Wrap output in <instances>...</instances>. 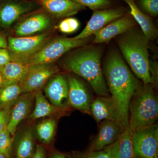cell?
<instances>
[{"label": "cell", "mask_w": 158, "mask_h": 158, "mask_svg": "<svg viewBox=\"0 0 158 158\" xmlns=\"http://www.w3.org/2000/svg\"><path fill=\"white\" fill-rule=\"evenodd\" d=\"M69 85V106L90 115V106L93 101L92 94L81 80L73 76H67Z\"/></svg>", "instance_id": "11"}, {"label": "cell", "mask_w": 158, "mask_h": 158, "mask_svg": "<svg viewBox=\"0 0 158 158\" xmlns=\"http://www.w3.org/2000/svg\"><path fill=\"white\" fill-rule=\"evenodd\" d=\"M80 23L75 18H65L59 23L57 28L63 34H70L74 33L79 29Z\"/></svg>", "instance_id": "28"}, {"label": "cell", "mask_w": 158, "mask_h": 158, "mask_svg": "<svg viewBox=\"0 0 158 158\" xmlns=\"http://www.w3.org/2000/svg\"><path fill=\"white\" fill-rule=\"evenodd\" d=\"M35 108L33 113L30 115L32 119H37L50 116L57 110H62L54 106L50 103L40 90L35 92Z\"/></svg>", "instance_id": "22"}, {"label": "cell", "mask_w": 158, "mask_h": 158, "mask_svg": "<svg viewBox=\"0 0 158 158\" xmlns=\"http://www.w3.org/2000/svg\"><path fill=\"white\" fill-rule=\"evenodd\" d=\"M84 7H88L93 11L106 9L111 4L110 0H72Z\"/></svg>", "instance_id": "29"}, {"label": "cell", "mask_w": 158, "mask_h": 158, "mask_svg": "<svg viewBox=\"0 0 158 158\" xmlns=\"http://www.w3.org/2000/svg\"><path fill=\"white\" fill-rule=\"evenodd\" d=\"M155 158H158L157 154L156 155L155 157Z\"/></svg>", "instance_id": "38"}, {"label": "cell", "mask_w": 158, "mask_h": 158, "mask_svg": "<svg viewBox=\"0 0 158 158\" xmlns=\"http://www.w3.org/2000/svg\"><path fill=\"white\" fill-rule=\"evenodd\" d=\"M2 75H1V73H0V85L2 84Z\"/></svg>", "instance_id": "36"}, {"label": "cell", "mask_w": 158, "mask_h": 158, "mask_svg": "<svg viewBox=\"0 0 158 158\" xmlns=\"http://www.w3.org/2000/svg\"><path fill=\"white\" fill-rule=\"evenodd\" d=\"M22 93L19 84H12L0 88V106H6L15 102Z\"/></svg>", "instance_id": "24"}, {"label": "cell", "mask_w": 158, "mask_h": 158, "mask_svg": "<svg viewBox=\"0 0 158 158\" xmlns=\"http://www.w3.org/2000/svg\"><path fill=\"white\" fill-rule=\"evenodd\" d=\"M46 96L56 107L65 110L69 106V85L67 77L56 74L49 80L44 88Z\"/></svg>", "instance_id": "15"}, {"label": "cell", "mask_w": 158, "mask_h": 158, "mask_svg": "<svg viewBox=\"0 0 158 158\" xmlns=\"http://www.w3.org/2000/svg\"><path fill=\"white\" fill-rule=\"evenodd\" d=\"M30 65L25 62L11 61L0 67L2 81L1 87L12 85H20L28 71Z\"/></svg>", "instance_id": "19"}, {"label": "cell", "mask_w": 158, "mask_h": 158, "mask_svg": "<svg viewBox=\"0 0 158 158\" xmlns=\"http://www.w3.org/2000/svg\"><path fill=\"white\" fill-rule=\"evenodd\" d=\"M59 71V67L54 63L31 65L25 77L19 85L22 93H33L40 90Z\"/></svg>", "instance_id": "10"}, {"label": "cell", "mask_w": 158, "mask_h": 158, "mask_svg": "<svg viewBox=\"0 0 158 158\" xmlns=\"http://www.w3.org/2000/svg\"><path fill=\"white\" fill-rule=\"evenodd\" d=\"M105 78L111 97L116 102L126 124L128 126L129 105L139 84L120 54L113 51L104 66Z\"/></svg>", "instance_id": "1"}, {"label": "cell", "mask_w": 158, "mask_h": 158, "mask_svg": "<svg viewBox=\"0 0 158 158\" xmlns=\"http://www.w3.org/2000/svg\"><path fill=\"white\" fill-rule=\"evenodd\" d=\"M92 38V35L87 38L79 39H74L73 37H53L37 52L27 59L25 62L30 66L54 63L73 49L86 45Z\"/></svg>", "instance_id": "5"}, {"label": "cell", "mask_w": 158, "mask_h": 158, "mask_svg": "<svg viewBox=\"0 0 158 158\" xmlns=\"http://www.w3.org/2000/svg\"><path fill=\"white\" fill-rule=\"evenodd\" d=\"M54 18L40 8L20 19L15 25V37H27L42 34L50 30Z\"/></svg>", "instance_id": "7"}, {"label": "cell", "mask_w": 158, "mask_h": 158, "mask_svg": "<svg viewBox=\"0 0 158 158\" xmlns=\"http://www.w3.org/2000/svg\"><path fill=\"white\" fill-rule=\"evenodd\" d=\"M141 9L152 16L158 15V0H139Z\"/></svg>", "instance_id": "30"}, {"label": "cell", "mask_w": 158, "mask_h": 158, "mask_svg": "<svg viewBox=\"0 0 158 158\" xmlns=\"http://www.w3.org/2000/svg\"><path fill=\"white\" fill-rule=\"evenodd\" d=\"M135 24L131 15L125 14L94 33L92 43L98 44L109 42L114 37L129 31Z\"/></svg>", "instance_id": "16"}, {"label": "cell", "mask_w": 158, "mask_h": 158, "mask_svg": "<svg viewBox=\"0 0 158 158\" xmlns=\"http://www.w3.org/2000/svg\"><path fill=\"white\" fill-rule=\"evenodd\" d=\"M158 116V99L152 85L138 87L129 105L128 127L133 133L155 124Z\"/></svg>", "instance_id": "4"}, {"label": "cell", "mask_w": 158, "mask_h": 158, "mask_svg": "<svg viewBox=\"0 0 158 158\" xmlns=\"http://www.w3.org/2000/svg\"><path fill=\"white\" fill-rule=\"evenodd\" d=\"M31 158H45V151L42 145H37L34 155Z\"/></svg>", "instance_id": "33"}, {"label": "cell", "mask_w": 158, "mask_h": 158, "mask_svg": "<svg viewBox=\"0 0 158 158\" xmlns=\"http://www.w3.org/2000/svg\"><path fill=\"white\" fill-rule=\"evenodd\" d=\"M40 8L54 18L70 17L86 9L72 0H35Z\"/></svg>", "instance_id": "17"}, {"label": "cell", "mask_w": 158, "mask_h": 158, "mask_svg": "<svg viewBox=\"0 0 158 158\" xmlns=\"http://www.w3.org/2000/svg\"><path fill=\"white\" fill-rule=\"evenodd\" d=\"M54 31H48L34 36L13 37L8 38V50L11 61L25 62L53 37Z\"/></svg>", "instance_id": "6"}, {"label": "cell", "mask_w": 158, "mask_h": 158, "mask_svg": "<svg viewBox=\"0 0 158 158\" xmlns=\"http://www.w3.org/2000/svg\"><path fill=\"white\" fill-rule=\"evenodd\" d=\"M123 1L129 6L130 14L140 25L144 36L149 40L156 38L157 35V30L150 18L139 9L134 0Z\"/></svg>", "instance_id": "20"}, {"label": "cell", "mask_w": 158, "mask_h": 158, "mask_svg": "<svg viewBox=\"0 0 158 158\" xmlns=\"http://www.w3.org/2000/svg\"><path fill=\"white\" fill-rule=\"evenodd\" d=\"M8 39L6 36L0 33V48H8Z\"/></svg>", "instance_id": "34"}, {"label": "cell", "mask_w": 158, "mask_h": 158, "mask_svg": "<svg viewBox=\"0 0 158 158\" xmlns=\"http://www.w3.org/2000/svg\"><path fill=\"white\" fill-rule=\"evenodd\" d=\"M98 134L92 141L89 151H100L113 144L126 127L119 122L103 120L100 123Z\"/></svg>", "instance_id": "14"}, {"label": "cell", "mask_w": 158, "mask_h": 158, "mask_svg": "<svg viewBox=\"0 0 158 158\" xmlns=\"http://www.w3.org/2000/svg\"><path fill=\"white\" fill-rule=\"evenodd\" d=\"M11 61V57L7 48H0V67Z\"/></svg>", "instance_id": "32"}, {"label": "cell", "mask_w": 158, "mask_h": 158, "mask_svg": "<svg viewBox=\"0 0 158 158\" xmlns=\"http://www.w3.org/2000/svg\"><path fill=\"white\" fill-rule=\"evenodd\" d=\"M133 144L134 158H155L157 154L158 124L135 132Z\"/></svg>", "instance_id": "9"}, {"label": "cell", "mask_w": 158, "mask_h": 158, "mask_svg": "<svg viewBox=\"0 0 158 158\" xmlns=\"http://www.w3.org/2000/svg\"><path fill=\"white\" fill-rule=\"evenodd\" d=\"M125 33L118 40V45L130 68L144 85H156L157 67L149 60V40L142 32L132 29Z\"/></svg>", "instance_id": "2"}, {"label": "cell", "mask_w": 158, "mask_h": 158, "mask_svg": "<svg viewBox=\"0 0 158 158\" xmlns=\"http://www.w3.org/2000/svg\"><path fill=\"white\" fill-rule=\"evenodd\" d=\"M124 8L103 9L94 11L93 15L83 31L73 37L74 39H84L92 36L96 32L117 19L125 15Z\"/></svg>", "instance_id": "12"}, {"label": "cell", "mask_w": 158, "mask_h": 158, "mask_svg": "<svg viewBox=\"0 0 158 158\" xmlns=\"http://www.w3.org/2000/svg\"><path fill=\"white\" fill-rule=\"evenodd\" d=\"M134 133L128 127L116 141L114 158H134L133 138Z\"/></svg>", "instance_id": "21"}, {"label": "cell", "mask_w": 158, "mask_h": 158, "mask_svg": "<svg viewBox=\"0 0 158 158\" xmlns=\"http://www.w3.org/2000/svg\"><path fill=\"white\" fill-rule=\"evenodd\" d=\"M56 126V121L53 118L44 120L37 125V136L43 143L48 144L52 140Z\"/></svg>", "instance_id": "25"}, {"label": "cell", "mask_w": 158, "mask_h": 158, "mask_svg": "<svg viewBox=\"0 0 158 158\" xmlns=\"http://www.w3.org/2000/svg\"><path fill=\"white\" fill-rule=\"evenodd\" d=\"M40 8L35 0H1L0 27L10 28L24 16Z\"/></svg>", "instance_id": "8"}, {"label": "cell", "mask_w": 158, "mask_h": 158, "mask_svg": "<svg viewBox=\"0 0 158 158\" xmlns=\"http://www.w3.org/2000/svg\"><path fill=\"white\" fill-rule=\"evenodd\" d=\"M10 115L8 110H0V132L7 127Z\"/></svg>", "instance_id": "31"}, {"label": "cell", "mask_w": 158, "mask_h": 158, "mask_svg": "<svg viewBox=\"0 0 158 158\" xmlns=\"http://www.w3.org/2000/svg\"><path fill=\"white\" fill-rule=\"evenodd\" d=\"M49 158H73L70 156L59 152H54Z\"/></svg>", "instance_id": "35"}, {"label": "cell", "mask_w": 158, "mask_h": 158, "mask_svg": "<svg viewBox=\"0 0 158 158\" xmlns=\"http://www.w3.org/2000/svg\"><path fill=\"white\" fill-rule=\"evenodd\" d=\"M7 127L0 132V154L10 158L12 152V139Z\"/></svg>", "instance_id": "27"}, {"label": "cell", "mask_w": 158, "mask_h": 158, "mask_svg": "<svg viewBox=\"0 0 158 158\" xmlns=\"http://www.w3.org/2000/svg\"><path fill=\"white\" fill-rule=\"evenodd\" d=\"M90 115L98 123L103 120H110L119 122L128 127L111 96H98L94 99L90 106Z\"/></svg>", "instance_id": "13"}, {"label": "cell", "mask_w": 158, "mask_h": 158, "mask_svg": "<svg viewBox=\"0 0 158 158\" xmlns=\"http://www.w3.org/2000/svg\"><path fill=\"white\" fill-rule=\"evenodd\" d=\"M32 93H25L20 96L15 102L7 125V129L12 135L15 132L18 125L25 118L31 110L33 98Z\"/></svg>", "instance_id": "18"}, {"label": "cell", "mask_w": 158, "mask_h": 158, "mask_svg": "<svg viewBox=\"0 0 158 158\" xmlns=\"http://www.w3.org/2000/svg\"><path fill=\"white\" fill-rule=\"evenodd\" d=\"M0 158H6L3 155L0 154Z\"/></svg>", "instance_id": "37"}, {"label": "cell", "mask_w": 158, "mask_h": 158, "mask_svg": "<svg viewBox=\"0 0 158 158\" xmlns=\"http://www.w3.org/2000/svg\"><path fill=\"white\" fill-rule=\"evenodd\" d=\"M79 48L63 59V67L83 78L98 96H110L101 67L102 52L93 47Z\"/></svg>", "instance_id": "3"}, {"label": "cell", "mask_w": 158, "mask_h": 158, "mask_svg": "<svg viewBox=\"0 0 158 158\" xmlns=\"http://www.w3.org/2000/svg\"><path fill=\"white\" fill-rule=\"evenodd\" d=\"M34 138L31 131H26L18 143L16 158H31L35 152Z\"/></svg>", "instance_id": "23"}, {"label": "cell", "mask_w": 158, "mask_h": 158, "mask_svg": "<svg viewBox=\"0 0 158 158\" xmlns=\"http://www.w3.org/2000/svg\"><path fill=\"white\" fill-rule=\"evenodd\" d=\"M116 142L100 151H89L81 154L75 158H114Z\"/></svg>", "instance_id": "26"}]
</instances>
